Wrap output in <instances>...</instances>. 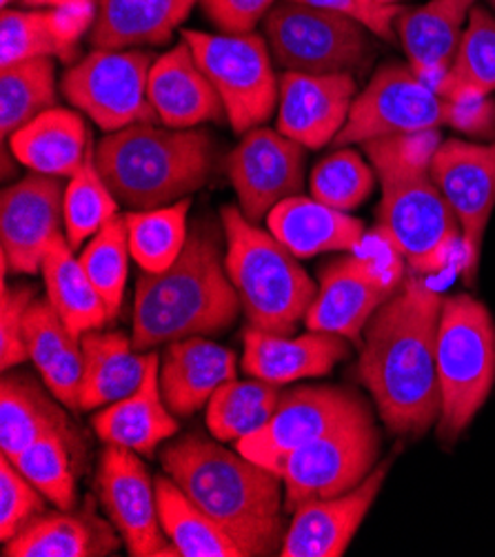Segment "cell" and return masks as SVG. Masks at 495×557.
Instances as JSON below:
<instances>
[{
	"label": "cell",
	"mask_w": 495,
	"mask_h": 557,
	"mask_svg": "<svg viewBox=\"0 0 495 557\" xmlns=\"http://www.w3.org/2000/svg\"><path fill=\"white\" fill-rule=\"evenodd\" d=\"M443 305V296L409 277L369 320L358 371L394 433L422 435L440 418L435 338Z\"/></svg>",
	"instance_id": "6da1fadb"
},
{
	"label": "cell",
	"mask_w": 495,
	"mask_h": 557,
	"mask_svg": "<svg viewBox=\"0 0 495 557\" xmlns=\"http://www.w3.org/2000/svg\"><path fill=\"white\" fill-rule=\"evenodd\" d=\"M160 462L245 557L281 555L289 527L279 473L202 435L174 442Z\"/></svg>",
	"instance_id": "7a4b0ae2"
},
{
	"label": "cell",
	"mask_w": 495,
	"mask_h": 557,
	"mask_svg": "<svg viewBox=\"0 0 495 557\" xmlns=\"http://www.w3.org/2000/svg\"><path fill=\"white\" fill-rule=\"evenodd\" d=\"M223 238L211 220H200L170 269L143 271L134 298L136 351L191 336H215L236 322L243 305L225 267Z\"/></svg>",
	"instance_id": "3957f363"
},
{
	"label": "cell",
	"mask_w": 495,
	"mask_h": 557,
	"mask_svg": "<svg viewBox=\"0 0 495 557\" xmlns=\"http://www.w3.org/2000/svg\"><path fill=\"white\" fill-rule=\"evenodd\" d=\"M94 162L116 200L143 211L198 191L211 174L213 143L205 129L140 123L102 138Z\"/></svg>",
	"instance_id": "277c9868"
},
{
	"label": "cell",
	"mask_w": 495,
	"mask_h": 557,
	"mask_svg": "<svg viewBox=\"0 0 495 557\" xmlns=\"http://www.w3.org/2000/svg\"><path fill=\"white\" fill-rule=\"evenodd\" d=\"M225 267L249 326L294 336L318 294L298 258L240 207H223Z\"/></svg>",
	"instance_id": "5b68a950"
},
{
	"label": "cell",
	"mask_w": 495,
	"mask_h": 557,
	"mask_svg": "<svg viewBox=\"0 0 495 557\" xmlns=\"http://www.w3.org/2000/svg\"><path fill=\"white\" fill-rule=\"evenodd\" d=\"M437 435L454 442L486 403L495 382V324L471 296L445 298L437 322Z\"/></svg>",
	"instance_id": "8992f818"
},
{
	"label": "cell",
	"mask_w": 495,
	"mask_h": 557,
	"mask_svg": "<svg viewBox=\"0 0 495 557\" xmlns=\"http://www.w3.org/2000/svg\"><path fill=\"white\" fill-rule=\"evenodd\" d=\"M183 40L225 104L236 134L262 127L281 100V81L271 65L267 38L249 34H207L185 29Z\"/></svg>",
	"instance_id": "52a82bcc"
},
{
	"label": "cell",
	"mask_w": 495,
	"mask_h": 557,
	"mask_svg": "<svg viewBox=\"0 0 495 557\" xmlns=\"http://www.w3.org/2000/svg\"><path fill=\"white\" fill-rule=\"evenodd\" d=\"M264 38L285 72L351 74L371 61L360 23L296 0H281L264 18Z\"/></svg>",
	"instance_id": "ba28073f"
},
{
	"label": "cell",
	"mask_w": 495,
	"mask_h": 557,
	"mask_svg": "<svg viewBox=\"0 0 495 557\" xmlns=\"http://www.w3.org/2000/svg\"><path fill=\"white\" fill-rule=\"evenodd\" d=\"M378 236L420 275L445 271L462 243L460 222L431 176L382 185Z\"/></svg>",
	"instance_id": "9c48e42d"
},
{
	"label": "cell",
	"mask_w": 495,
	"mask_h": 557,
	"mask_svg": "<svg viewBox=\"0 0 495 557\" xmlns=\"http://www.w3.org/2000/svg\"><path fill=\"white\" fill-rule=\"evenodd\" d=\"M443 125L462 129V104L440 96L409 65L380 67L356 96L334 145H356L382 136L429 132Z\"/></svg>",
	"instance_id": "30bf717a"
},
{
	"label": "cell",
	"mask_w": 495,
	"mask_h": 557,
	"mask_svg": "<svg viewBox=\"0 0 495 557\" xmlns=\"http://www.w3.org/2000/svg\"><path fill=\"white\" fill-rule=\"evenodd\" d=\"M378 454L380 435L371 413H364L292 451L271 471L281 475L285 509L294 513L313 499L356 488L373 471Z\"/></svg>",
	"instance_id": "8fae6325"
},
{
	"label": "cell",
	"mask_w": 495,
	"mask_h": 557,
	"mask_svg": "<svg viewBox=\"0 0 495 557\" xmlns=\"http://www.w3.org/2000/svg\"><path fill=\"white\" fill-rule=\"evenodd\" d=\"M153 59L140 49H96L65 72L61 91L102 129L121 132L156 121L147 85Z\"/></svg>",
	"instance_id": "7c38bea8"
},
{
	"label": "cell",
	"mask_w": 495,
	"mask_h": 557,
	"mask_svg": "<svg viewBox=\"0 0 495 557\" xmlns=\"http://www.w3.org/2000/svg\"><path fill=\"white\" fill-rule=\"evenodd\" d=\"M364 413V400L349 388L298 386L281 396L276 413L262 429L236 442V451L273 469L292 451Z\"/></svg>",
	"instance_id": "4fadbf2b"
},
{
	"label": "cell",
	"mask_w": 495,
	"mask_h": 557,
	"mask_svg": "<svg viewBox=\"0 0 495 557\" xmlns=\"http://www.w3.org/2000/svg\"><path fill=\"white\" fill-rule=\"evenodd\" d=\"M431 181L454 209L465 249V283L478 277L482 238L495 207V143L445 140L431 160Z\"/></svg>",
	"instance_id": "5bb4252c"
},
{
	"label": "cell",
	"mask_w": 495,
	"mask_h": 557,
	"mask_svg": "<svg viewBox=\"0 0 495 557\" xmlns=\"http://www.w3.org/2000/svg\"><path fill=\"white\" fill-rule=\"evenodd\" d=\"M96 488L109 522L121 533L129 555H178L160 524L156 480L149 478L136 451L107 444L96 473Z\"/></svg>",
	"instance_id": "9a60e30c"
},
{
	"label": "cell",
	"mask_w": 495,
	"mask_h": 557,
	"mask_svg": "<svg viewBox=\"0 0 495 557\" xmlns=\"http://www.w3.org/2000/svg\"><path fill=\"white\" fill-rule=\"evenodd\" d=\"M227 174L247 220L258 222L271 209L300 196L305 185V147L281 132H247L227 160Z\"/></svg>",
	"instance_id": "2e32d148"
},
{
	"label": "cell",
	"mask_w": 495,
	"mask_h": 557,
	"mask_svg": "<svg viewBox=\"0 0 495 557\" xmlns=\"http://www.w3.org/2000/svg\"><path fill=\"white\" fill-rule=\"evenodd\" d=\"M65 187L57 176L29 174L0 198V245L14 273H38L49 245L63 236Z\"/></svg>",
	"instance_id": "e0dca14e"
},
{
	"label": "cell",
	"mask_w": 495,
	"mask_h": 557,
	"mask_svg": "<svg viewBox=\"0 0 495 557\" xmlns=\"http://www.w3.org/2000/svg\"><path fill=\"white\" fill-rule=\"evenodd\" d=\"M396 281L398 275H384L369 258L329 262L318 277V294L305 318L307 329L358 343L375 311L394 296Z\"/></svg>",
	"instance_id": "ac0fdd59"
},
{
	"label": "cell",
	"mask_w": 495,
	"mask_h": 557,
	"mask_svg": "<svg viewBox=\"0 0 495 557\" xmlns=\"http://www.w3.org/2000/svg\"><path fill=\"white\" fill-rule=\"evenodd\" d=\"M356 100L351 74L285 72L281 78L279 132L305 149L334 143Z\"/></svg>",
	"instance_id": "d6986e66"
},
{
	"label": "cell",
	"mask_w": 495,
	"mask_h": 557,
	"mask_svg": "<svg viewBox=\"0 0 495 557\" xmlns=\"http://www.w3.org/2000/svg\"><path fill=\"white\" fill-rule=\"evenodd\" d=\"M389 462L371 471L356 488L302 505L292 516L281 557H341L373 507Z\"/></svg>",
	"instance_id": "ffe728a7"
},
{
	"label": "cell",
	"mask_w": 495,
	"mask_h": 557,
	"mask_svg": "<svg viewBox=\"0 0 495 557\" xmlns=\"http://www.w3.org/2000/svg\"><path fill=\"white\" fill-rule=\"evenodd\" d=\"M147 94L164 127L191 129L225 116L223 100L185 40L153 61Z\"/></svg>",
	"instance_id": "44dd1931"
},
{
	"label": "cell",
	"mask_w": 495,
	"mask_h": 557,
	"mask_svg": "<svg viewBox=\"0 0 495 557\" xmlns=\"http://www.w3.org/2000/svg\"><path fill=\"white\" fill-rule=\"evenodd\" d=\"M347 356V338L336 333L309 331L294 338L249 326L245 333L243 369L256 380L283 386L296 380L326 375Z\"/></svg>",
	"instance_id": "7402d4cb"
},
{
	"label": "cell",
	"mask_w": 495,
	"mask_h": 557,
	"mask_svg": "<svg viewBox=\"0 0 495 557\" xmlns=\"http://www.w3.org/2000/svg\"><path fill=\"white\" fill-rule=\"evenodd\" d=\"M238 377L236 354L207 336L170 343L160 362L162 398L174 416L187 418L209 405L220 386Z\"/></svg>",
	"instance_id": "603a6c76"
},
{
	"label": "cell",
	"mask_w": 495,
	"mask_h": 557,
	"mask_svg": "<svg viewBox=\"0 0 495 557\" xmlns=\"http://www.w3.org/2000/svg\"><path fill=\"white\" fill-rule=\"evenodd\" d=\"M475 3L478 0H429L422 8L400 12L396 36L409 67L431 87L454 65Z\"/></svg>",
	"instance_id": "cb8c5ba5"
},
{
	"label": "cell",
	"mask_w": 495,
	"mask_h": 557,
	"mask_svg": "<svg viewBox=\"0 0 495 557\" xmlns=\"http://www.w3.org/2000/svg\"><path fill=\"white\" fill-rule=\"evenodd\" d=\"M94 429L104 444L132 449L138 456H151L160 442L178 431V422L162 398L156 354H149L145 380L136 392L96 413Z\"/></svg>",
	"instance_id": "d4e9b609"
},
{
	"label": "cell",
	"mask_w": 495,
	"mask_h": 557,
	"mask_svg": "<svg viewBox=\"0 0 495 557\" xmlns=\"http://www.w3.org/2000/svg\"><path fill=\"white\" fill-rule=\"evenodd\" d=\"M25 343L29 360L42 375L49 394L70 411H81L83 345L67 329L49 298H36L25 313Z\"/></svg>",
	"instance_id": "484cf974"
},
{
	"label": "cell",
	"mask_w": 495,
	"mask_h": 557,
	"mask_svg": "<svg viewBox=\"0 0 495 557\" xmlns=\"http://www.w3.org/2000/svg\"><path fill=\"white\" fill-rule=\"evenodd\" d=\"M267 227L296 258H313L329 251H351L362 245V220L329 207L313 196L283 200L267 215Z\"/></svg>",
	"instance_id": "4316f807"
},
{
	"label": "cell",
	"mask_w": 495,
	"mask_h": 557,
	"mask_svg": "<svg viewBox=\"0 0 495 557\" xmlns=\"http://www.w3.org/2000/svg\"><path fill=\"white\" fill-rule=\"evenodd\" d=\"M85 121L70 109H47L29 125L18 129L10 149L34 174L72 178L94 156Z\"/></svg>",
	"instance_id": "83f0119b"
},
{
	"label": "cell",
	"mask_w": 495,
	"mask_h": 557,
	"mask_svg": "<svg viewBox=\"0 0 495 557\" xmlns=\"http://www.w3.org/2000/svg\"><path fill=\"white\" fill-rule=\"evenodd\" d=\"M200 0H98L91 25L96 49L164 45Z\"/></svg>",
	"instance_id": "f1b7e54d"
},
{
	"label": "cell",
	"mask_w": 495,
	"mask_h": 557,
	"mask_svg": "<svg viewBox=\"0 0 495 557\" xmlns=\"http://www.w3.org/2000/svg\"><path fill=\"white\" fill-rule=\"evenodd\" d=\"M112 522L94 511L42 513L5 544V557H104L121 548L123 537Z\"/></svg>",
	"instance_id": "f546056e"
},
{
	"label": "cell",
	"mask_w": 495,
	"mask_h": 557,
	"mask_svg": "<svg viewBox=\"0 0 495 557\" xmlns=\"http://www.w3.org/2000/svg\"><path fill=\"white\" fill-rule=\"evenodd\" d=\"M8 373V371H5ZM49 433H61L81 444L67 413L49 398L27 373H8L0 382V447L16 460L29 444Z\"/></svg>",
	"instance_id": "4dcf8cb0"
},
{
	"label": "cell",
	"mask_w": 495,
	"mask_h": 557,
	"mask_svg": "<svg viewBox=\"0 0 495 557\" xmlns=\"http://www.w3.org/2000/svg\"><path fill=\"white\" fill-rule=\"evenodd\" d=\"M85 371L81 411L102 409L132 396L145 380L147 358L121 331H89L81 338Z\"/></svg>",
	"instance_id": "1f68e13d"
},
{
	"label": "cell",
	"mask_w": 495,
	"mask_h": 557,
	"mask_svg": "<svg viewBox=\"0 0 495 557\" xmlns=\"http://www.w3.org/2000/svg\"><path fill=\"white\" fill-rule=\"evenodd\" d=\"M40 273L51 307L59 311L74 336L83 338L85 333L102 329L109 322L104 300L91 285L81 260L74 258L65 234L49 245Z\"/></svg>",
	"instance_id": "d6a6232c"
},
{
	"label": "cell",
	"mask_w": 495,
	"mask_h": 557,
	"mask_svg": "<svg viewBox=\"0 0 495 557\" xmlns=\"http://www.w3.org/2000/svg\"><path fill=\"white\" fill-rule=\"evenodd\" d=\"M156 499L162 531L181 557H245L234 540L196 507L170 475L156 478Z\"/></svg>",
	"instance_id": "836d02e7"
},
{
	"label": "cell",
	"mask_w": 495,
	"mask_h": 557,
	"mask_svg": "<svg viewBox=\"0 0 495 557\" xmlns=\"http://www.w3.org/2000/svg\"><path fill=\"white\" fill-rule=\"evenodd\" d=\"M433 89L454 102L480 100L495 91V21L486 10L473 8L454 65Z\"/></svg>",
	"instance_id": "e575fe53"
},
{
	"label": "cell",
	"mask_w": 495,
	"mask_h": 557,
	"mask_svg": "<svg viewBox=\"0 0 495 557\" xmlns=\"http://www.w3.org/2000/svg\"><path fill=\"white\" fill-rule=\"evenodd\" d=\"M281 396L276 384L256 377L247 382L236 377L223 384L207 405L209 433L220 442H238L256 433L276 413Z\"/></svg>",
	"instance_id": "d590c367"
},
{
	"label": "cell",
	"mask_w": 495,
	"mask_h": 557,
	"mask_svg": "<svg viewBox=\"0 0 495 557\" xmlns=\"http://www.w3.org/2000/svg\"><path fill=\"white\" fill-rule=\"evenodd\" d=\"M189 209L191 200L183 198L174 205L132 211L125 215L129 251L143 271L160 273L178 260L189 238Z\"/></svg>",
	"instance_id": "8d00e7d4"
},
{
	"label": "cell",
	"mask_w": 495,
	"mask_h": 557,
	"mask_svg": "<svg viewBox=\"0 0 495 557\" xmlns=\"http://www.w3.org/2000/svg\"><path fill=\"white\" fill-rule=\"evenodd\" d=\"M83 447L78 442L49 433L12 460L16 469L61 511H74L78 503V471Z\"/></svg>",
	"instance_id": "74e56055"
},
{
	"label": "cell",
	"mask_w": 495,
	"mask_h": 557,
	"mask_svg": "<svg viewBox=\"0 0 495 557\" xmlns=\"http://www.w3.org/2000/svg\"><path fill=\"white\" fill-rule=\"evenodd\" d=\"M57 100V67L49 55L0 70V134L10 140Z\"/></svg>",
	"instance_id": "f35d334b"
},
{
	"label": "cell",
	"mask_w": 495,
	"mask_h": 557,
	"mask_svg": "<svg viewBox=\"0 0 495 557\" xmlns=\"http://www.w3.org/2000/svg\"><path fill=\"white\" fill-rule=\"evenodd\" d=\"M65 236L72 249H81L104 225L119 218V200L102 181L94 156L70 178L63 198Z\"/></svg>",
	"instance_id": "ab89813d"
},
{
	"label": "cell",
	"mask_w": 495,
	"mask_h": 557,
	"mask_svg": "<svg viewBox=\"0 0 495 557\" xmlns=\"http://www.w3.org/2000/svg\"><path fill=\"white\" fill-rule=\"evenodd\" d=\"M129 236H127V220L114 218L104 225L83 249L81 264L104 300L109 320H114L121 311L127 273H129Z\"/></svg>",
	"instance_id": "60d3db41"
},
{
	"label": "cell",
	"mask_w": 495,
	"mask_h": 557,
	"mask_svg": "<svg viewBox=\"0 0 495 557\" xmlns=\"http://www.w3.org/2000/svg\"><path fill=\"white\" fill-rule=\"evenodd\" d=\"M74 45L65 38L59 16L42 12H3L0 18V70L34 59H70Z\"/></svg>",
	"instance_id": "b9f144b4"
},
{
	"label": "cell",
	"mask_w": 495,
	"mask_h": 557,
	"mask_svg": "<svg viewBox=\"0 0 495 557\" xmlns=\"http://www.w3.org/2000/svg\"><path fill=\"white\" fill-rule=\"evenodd\" d=\"M382 185L431 176V160L437 151V129L394 134L362 143Z\"/></svg>",
	"instance_id": "7bdbcfd3"
},
{
	"label": "cell",
	"mask_w": 495,
	"mask_h": 557,
	"mask_svg": "<svg viewBox=\"0 0 495 557\" xmlns=\"http://www.w3.org/2000/svg\"><path fill=\"white\" fill-rule=\"evenodd\" d=\"M375 174L354 149H341L322 158L311 172V196L329 207L351 211L373 191Z\"/></svg>",
	"instance_id": "ee69618b"
},
{
	"label": "cell",
	"mask_w": 495,
	"mask_h": 557,
	"mask_svg": "<svg viewBox=\"0 0 495 557\" xmlns=\"http://www.w3.org/2000/svg\"><path fill=\"white\" fill-rule=\"evenodd\" d=\"M45 499L8 456L0 458V540L12 542L38 520L45 513Z\"/></svg>",
	"instance_id": "f6af8a7d"
},
{
	"label": "cell",
	"mask_w": 495,
	"mask_h": 557,
	"mask_svg": "<svg viewBox=\"0 0 495 557\" xmlns=\"http://www.w3.org/2000/svg\"><path fill=\"white\" fill-rule=\"evenodd\" d=\"M36 298V287L12 289L3 281V298H0V367L3 371L29 360L25 343V313Z\"/></svg>",
	"instance_id": "bcb514c9"
},
{
	"label": "cell",
	"mask_w": 495,
	"mask_h": 557,
	"mask_svg": "<svg viewBox=\"0 0 495 557\" xmlns=\"http://www.w3.org/2000/svg\"><path fill=\"white\" fill-rule=\"evenodd\" d=\"M296 3H307L326 12L347 16L389 42H394L396 38V21L403 12L400 5H382L375 3V0H296Z\"/></svg>",
	"instance_id": "7dc6e473"
},
{
	"label": "cell",
	"mask_w": 495,
	"mask_h": 557,
	"mask_svg": "<svg viewBox=\"0 0 495 557\" xmlns=\"http://www.w3.org/2000/svg\"><path fill=\"white\" fill-rule=\"evenodd\" d=\"M200 8L220 34H249L276 8V0H200Z\"/></svg>",
	"instance_id": "c3c4849f"
},
{
	"label": "cell",
	"mask_w": 495,
	"mask_h": 557,
	"mask_svg": "<svg viewBox=\"0 0 495 557\" xmlns=\"http://www.w3.org/2000/svg\"><path fill=\"white\" fill-rule=\"evenodd\" d=\"M27 5H47V8H67L76 3H89V0H25Z\"/></svg>",
	"instance_id": "681fc988"
},
{
	"label": "cell",
	"mask_w": 495,
	"mask_h": 557,
	"mask_svg": "<svg viewBox=\"0 0 495 557\" xmlns=\"http://www.w3.org/2000/svg\"><path fill=\"white\" fill-rule=\"evenodd\" d=\"M375 3H382V5H398L400 0H375Z\"/></svg>",
	"instance_id": "f907efd6"
},
{
	"label": "cell",
	"mask_w": 495,
	"mask_h": 557,
	"mask_svg": "<svg viewBox=\"0 0 495 557\" xmlns=\"http://www.w3.org/2000/svg\"><path fill=\"white\" fill-rule=\"evenodd\" d=\"M10 3H14V0H0V5H3V8H8Z\"/></svg>",
	"instance_id": "816d5d0a"
},
{
	"label": "cell",
	"mask_w": 495,
	"mask_h": 557,
	"mask_svg": "<svg viewBox=\"0 0 495 557\" xmlns=\"http://www.w3.org/2000/svg\"><path fill=\"white\" fill-rule=\"evenodd\" d=\"M491 3H493V8H495V0H491Z\"/></svg>",
	"instance_id": "f5cc1de1"
}]
</instances>
